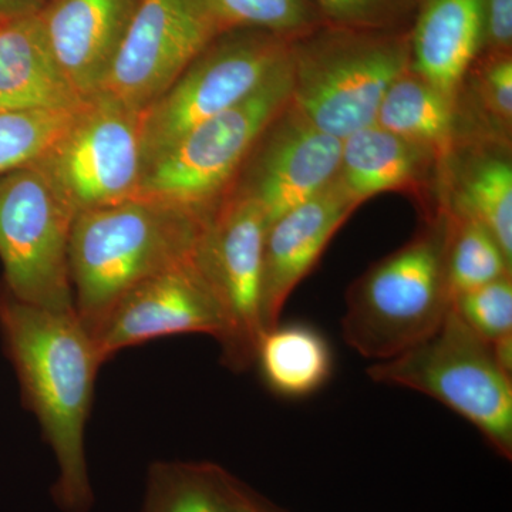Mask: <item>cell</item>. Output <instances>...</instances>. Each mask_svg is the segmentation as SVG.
<instances>
[{"mask_svg": "<svg viewBox=\"0 0 512 512\" xmlns=\"http://www.w3.org/2000/svg\"><path fill=\"white\" fill-rule=\"evenodd\" d=\"M0 328L26 400L59 466L57 500L72 512L92 503L84 431L103 365L76 311H53L0 293Z\"/></svg>", "mask_w": 512, "mask_h": 512, "instance_id": "cell-1", "label": "cell"}, {"mask_svg": "<svg viewBox=\"0 0 512 512\" xmlns=\"http://www.w3.org/2000/svg\"><path fill=\"white\" fill-rule=\"evenodd\" d=\"M207 214L137 195L73 218L74 311L92 338L127 292L194 256Z\"/></svg>", "mask_w": 512, "mask_h": 512, "instance_id": "cell-2", "label": "cell"}, {"mask_svg": "<svg viewBox=\"0 0 512 512\" xmlns=\"http://www.w3.org/2000/svg\"><path fill=\"white\" fill-rule=\"evenodd\" d=\"M447 218L370 266L346 293L342 336L357 355L393 359L426 342L446 320L453 295L446 268Z\"/></svg>", "mask_w": 512, "mask_h": 512, "instance_id": "cell-3", "label": "cell"}, {"mask_svg": "<svg viewBox=\"0 0 512 512\" xmlns=\"http://www.w3.org/2000/svg\"><path fill=\"white\" fill-rule=\"evenodd\" d=\"M289 104L340 140L376 124L384 94L410 67L409 29L322 25L292 40Z\"/></svg>", "mask_w": 512, "mask_h": 512, "instance_id": "cell-4", "label": "cell"}, {"mask_svg": "<svg viewBox=\"0 0 512 512\" xmlns=\"http://www.w3.org/2000/svg\"><path fill=\"white\" fill-rule=\"evenodd\" d=\"M375 383L403 387L437 400L473 424L500 456L512 457V375L493 346L468 328L453 308L426 342L367 369Z\"/></svg>", "mask_w": 512, "mask_h": 512, "instance_id": "cell-5", "label": "cell"}, {"mask_svg": "<svg viewBox=\"0 0 512 512\" xmlns=\"http://www.w3.org/2000/svg\"><path fill=\"white\" fill-rule=\"evenodd\" d=\"M291 92L289 57L247 99L201 121L164 150L146 168L140 195L210 212L231 190L266 128L286 109Z\"/></svg>", "mask_w": 512, "mask_h": 512, "instance_id": "cell-6", "label": "cell"}, {"mask_svg": "<svg viewBox=\"0 0 512 512\" xmlns=\"http://www.w3.org/2000/svg\"><path fill=\"white\" fill-rule=\"evenodd\" d=\"M292 39L259 29L221 33L143 111L146 168L201 121L251 96L291 57Z\"/></svg>", "mask_w": 512, "mask_h": 512, "instance_id": "cell-7", "label": "cell"}, {"mask_svg": "<svg viewBox=\"0 0 512 512\" xmlns=\"http://www.w3.org/2000/svg\"><path fill=\"white\" fill-rule=\"evenodd\" d=\"M33 164L74 217L131 200L146 174L143 111L96 94Z\"/></svg>", "mask_w": 512, "mask_h": 512, "instance_id": "cell-8", "label": "cell"}, {"mask_svg": "<svg viewBox=\"0 0 512 512\" xmlns=\"http://www.w3.org/2000/svg\"><path fill=\"white\" fill-rule=\"evenodd\" d=\"M269 227L261 205L242 192L228 194L205 217L194 261L224 318L222 362L234 372L255 365L261 318L262 258Z\"/></svg>", "mask_w": 512, "mask_h": 512, "instance_id": "cell-9", "label": "cell"}, {"mask_svg": "<svg viewBox=\"0 0 512 512\" xmlns=\"http://www.w3.org/2000/svg\"><path fill=\"white\" fill-rule=\"evenodd\" d=\"M73 218L35 164L0 177V261L10 295L40 308L74 311Z\"/></svg>", "mask_w": 512, "mask_h": 512, "instance_id": "cell-10", "label": "cell"}, {"mask_svg": "<svg viewBox=\"0 0 512 512\" xmlns=\"http://www.w3.org/2000/svg\"><path fill=\"white\" fill-rule=\"evenodd\" d=\"M218 35L200 0H140L99 93L144 111Z\"/></svg>", "mask_w": 512, "mask_h": 512, "instance_id": "cell-11", "label": "cell"}, {"mask_svg": "<svg viewBox=\"0 0 512 512\" xmlns=\"http://www.w3.org/2000/svg\"><path fill=\"white\" fill-rule=\"evenodd\" d=\"M342 143L288 104L255 144L239 171L244 180L235 181L231 190L258 202L271 225L336 180Z\"/></svg>", "mask_w": 512, "mask_h": 512, "instance_id": "cell-12", "label": "cell"}, {"mask_svg": "<svg viewBox=\"0 0 512 512\" xmlns=\"http://www.w3.org/2000/svg\"><path fill=\"white\" fill-rule=\"evenodd\" d=\"M181 333H204L218 342L224 333L220 305L192 258L127 292L93 340L104 363L120 350Z\"/></svg>", "mask_w": 512, "mask_h": 512, "instance_id": "cell-13", "label": "cell"}, {"mask_svg": "<svg viewBox=\"0 0 512 512\" xmlns=\"http://www.w3.org/2000/svg\"><path fill=\"white\" fill-rule=\"evenodd\" d=\"M357 208L335 180L266 229L261 282L264 332L279 325L292 292L311 274L333 235Z\"/></svg>", "mask_w": 512, "mask_h": 512, "instance_id": "cell-14", "label": "cell"}, {"mask_svg": "<svg viewBox=\"0 0 512 512\" xmlns=\"http://www.w3.org/2000/svg\"><path fill=\"white\" fill-rule=\"evenodd\" d=\"M140 0H49L39 13L60 69L83 100L99 93Z\"/></svg>", "mask_w": 512, "mask_h": 512, "instance_id": "cell-15", "label": "cell"}, {"mask_svg": "<svg viewBox=\"0 0 512 512\" xmlns=\"http://www.w3.org/2000/svg\"><path fill=\"white\" fill-rule=\"evenodd\" d=\"M409 43V69L457 100L471 67L483 55L480 0H419Z\"/></svg>", "mask_w": 512, "mask_h": 512, "instance_id": "cell-16", "label": "cell"}, {"mask_svg": "<svg viewBox=\"0 0 512 512\" xmlns=\"http://www.w3.org/2000/svg\"><path fill=\"white\" fill-rule=\"evenodd\" d=\"M84 103L60 69L39 13L0 22V110H74Z\"/></svg>", "mask_w": 512, "mask_h": 512, "instance_id": "cell-17", "label": "cell"}, {"mask_svg": "<svg viewBox=\"0 0 512 512\" xmlns=\"http://www.w3.org/2000/svg\"><path fill=\"white\" fill-rule=\"evenodd\" d=\"M434 164L427 148L373 124L343 140L336 181L360 207L383 192L419 190Z\"/></svg>", "mask_w": 512, "mask_h": 512, "instance_id": "cell-18", "label": "cell"}, {"mask_svg": "<svg viewBox=\"0 0 512 512\" xmlns=\"http://www.w3.org/2000/svg\"><path fill=\"white\" fill-rule=\"evenodd\" d=\"M376 124L446 161L456 148L457 100L407 70L384 94Z\"/></svg>", "mask_w": 512, "mask_h": 512, "instance_id": "cell-19", "label": "cell"}, {"mask_svg": "<svg viewBox=\"0 0 512 512\" xmlns=\"http://www.w3.org/2000/svg\"><path fill=\"white\" fill-rule=\"evenodd\" d=\"M255 365L272 392L286 399H302L328 383L333 353L328 339L313 326L279 323L259 340Z\"/></svg>", "mask_w": 512, "mask_h": 512, "instance_id": "cell-20", "label": "cell"}, {"mask_svg": "<svg viewBox=\"0 0 512 512\" xmlns=\"http://www.w3.org/2000/svg\"><path fill=\"white\" fill-rule=\"evenodd\" d=\"M458 174L448 210L484 225L512 261V164L503 151H480Z\"/></svg>", "mask_w": 512, "mask_h": 512, "instance_id": "cell-21", "label": "cell"}, {"mask_svg": "<svg viewBox=\"0 0 512 512\" xmlns=\"http://www.w3.org/2000/svg\"><path fill=\"white\" fill-rule=\"evenodd\" d=\"M446 268L451 295L511 275L512 261L494 235L471 218L447 210Z\"/></svg>", "mask_w": 512, "mask_h": 512, "instance_id": "cell-22", "label": "cell"}, {"mask_svg": "<svg viewBox=\"0 0 512 512\" xmlns=\"http://www.w3.org/2000/svg\"><path fill=\"white\" fill-rule=\"evenodd\" d=\"M221 33L259 29L298 39L325 25L313 0H200Z\"/></svg>", "mask_w": 512, "mask_h": 512, "instance_id": "cell-23", "label": "cell"}, {"mask_svg": "<svg viewBox=\"0 0 512 512\" xmlns=\"http://www.w3.org/2000/svg\"><path fill=\"white\" fill-rule=\"evenodd\" d=\"M80 109L0 110V177L35 163L62 137Z\"/></svg>", "mask_w": 512, "mask_h": 512, "instance_id": "cell-24", "label": "cell"}, {"mask_svg": "<svg viewBox=\"0 0 512 512\" xmlns=\"http://www.w3.org/2000/svg\"><path fill=\"white\" fill-rule=\"evenodd\" d=\"M221 473L214 467L156 468L148 512H232Z\"/></svg>", "mask_w": 512, "mask_h": 512, "instance_id": "cell-25", "label": "cell"}, {"mask_svg": "<svg viewBox=\"0 0 512 512\" xmlns=\"http://www.w3.org/2000/svg\"><path fill=\"white\" fill-rule=\"evenodd\" d=\"M458 318L485 342L512 333V278L505 275L490 284L458 293L453 298Z\"/></svg>", "mask_w": 512, "mask_h": 512, "instance_id": "cell-26", "label": "cell"}, {"mask_svg": "<svg viewBox=\"0 0 512 512\" xmlns=\"http://www.w3.org/2000/svg\"><path fill=\"white\" fill-rule=\"evenodd\" d=\"M326 25L359 30H407L419 0H313Z\"/></svg>", "mask_w": 512, "mask_h": 512, "instance_id": "cell-27", "label": "cell"}, {"mask_svg": "<svg viewBox=\"0 0 512 512\" xmlns=\"http://www.w3.org/2000/svg\"><path fill=\"white\" fill-rule=\"evenodd\" d=\"M476 70L477 90L488 119L498 130L510 133L512 123V55H483Z\"/></svg>", "mask_w": 512, "mask_h": 512, "instance_id": "cell-28", "label": "cell"}, {"mask_svg": "<svg viewBox=\"0 0 512 512\" xmlns=\"http://www.w3.org/2000/svg\"><path fill=\"white\" fill-rule=\"evenodd\" d=\"M480 2L484 19L483 55L511 53L512 0H480Z\"/></svg>", "mask_w": 512, "mask_h": 512, "instance_id": "cell-29", "label": "cell"}, {"mask_svg": "<svg viewBox=\"0 0 512 512\" xmlns=\"http://www.w3.org/2000/svg\"><path fill=\"white\" fill-rule=\"evenodd\" d=\"M49 0H0V22L42 12Z\"/></svg>", "mask_w": 512, "mask_h": 512, "instance_id": "cell-30", "label": "cell"}, {"mask_svg": "<svg viewBox=\"0 0 512 512\" xmlns=\"http://www.w3.org/2000/svg\"><path fill=\"white\" fill-rule=\"evenodd\" d=\"M222 484H224L225 494H227L232 512H269L261 504L256 503L251 497L245 494L241 488L234 484V481L221 473Z\"/></svg>", "mask_w": 512, "mask_h": 512, "instance_id": "cell-31", "label": "cell"}]
</instances>
